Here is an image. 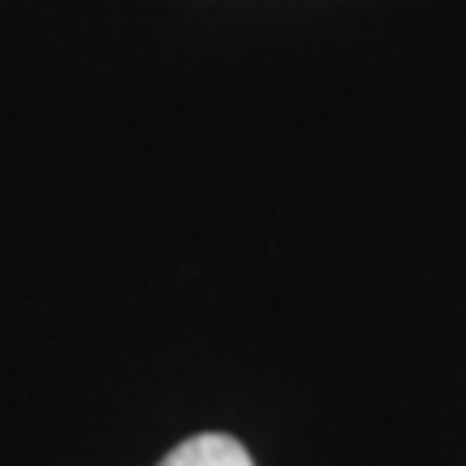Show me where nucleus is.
Returning <instances> with one entry per match:
<instances>
[{
    "label": "nucleus",
    "instance_id": "nucleus-1",
    "mask_svg": "<svg viewBox=\"0 0 466 466\" xmlns=\"http://www.w3.org/2000/svg\"><path fill=\"white\" fill-rule=\"evenodd\" d=\"M160 466H255V462H250L242 441H233L225 432H199L182 441Z\"/></svg>",
    "mask_w": 466,
    "mask_h": 466
}]
</instances>
